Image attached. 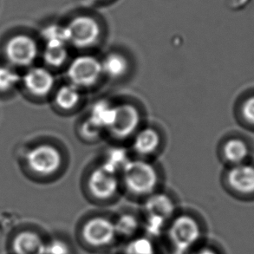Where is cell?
<instances>
[{
    "label": "cell",
    "mask_w": 254,
    "mask_h": 254,
    "mask_svg": "<svg viewBox=\"0 0 254 254\" xmlns=\"http://www.w3.org/2000/svg\"><path fill=\"white\" fill-rule=\"evenodd\" d=\"M66 76L69 83L78 89L91 88L103 76L101 60L95 56H77L67 66Z\"/></svg>",
    "instance_id": "4"
},
{
    "label": "cell",
    "mask_w": 254,
    "mask_h": 254,
    "mask_svg": "<svg viewBox=\"0 0 254 254\" xmlns=\"http://www.w3.org/2000/svg\"><path fill=\"white\" fill-rule=\"evenodd\" d=\"M21 80L28 92L38 98L49 96L55 88V76L45 67H32L24 73Z\"/></svg>",
    "instance_id": "10"
},
{
    "label": "cell",
    "mask_w": 254,
    "mask_h": 254,
    "mask_svg": "<svg viewBox=\"0 0 254 254\" xmlns=\"http://www.w3.org/2000/svg\"><path fill=\"white\" fill-rule=\"evenodd\" d=\"M76 233L80 246L90 253H105L119 245L114 219L106 215L88 217L80 224Z\"/></svg>",
    "instance_id": "1"
},
{
    "label": "cell",
    "mask_w": 254,
    "mask_h": 254,
    "mask_svg": "<svg viewBox=\"0 0 254 254\" xmlns=\"http://www.w3.org/2000/svg\"><path fill=\"white\" fill-rule=\"evenodd\" d=\"M242 114L248 123L254 124V96L245 102L242 107Z\"/></svg>",
    "instance_id": "27"
},
{
    "label": "cell",
    "mask_w": 254,
    "mask_h": 254,
    "mask_svg": "<svg viewBox=\"0 0 254 254\" xmlns=\"http://www.w3.org/2000/svg\"><path fill=\"white\" fill-rule=\"evenodd\" d=\"M204 230L197 217L190 213H176L166 229L164 237L169 252L189 254L203 243Z\"/></svg>",
    "instance_id": "2"
},
{
    "label": "cell",
    "mask_w": 254,
    "mask_h": 254,
    "mask_svg": "<svg viewBox=\"0 0 254 254\" xmlns=\"http://www.w3.org/2000/svg\"><path fill=\"white\" fill-rule=\"evenodd\" d=\"M20 81V76L15 70L7 66H0V93L9 92Z\"/></svg>",
    "instance_id": "23"
},
{
    "label": "cell",
    "mask_w": 254,
    "mask_h": 254,
    "mask_svg": "<svg viewBox=\"0 0 254 254\" xmlns=\"http://www.w3.org/2000/svg\"><path fill=\"white\" fill-rule=\"evenodd\" d=\"M103 76L112 80L120 79L127 75L129 63L125 56L119 52H111L102 60Z\"/></svg>",
    "instance_id": "16"
},
{
    "label": "cell",
    "mask_w": 254,
    "mask_h": 254,
    "mask_svg": "<svg viewBox=\"0 0 254 254\" xmlns=\"http://www.w3.org/2000/svg\"><path fill=\"white\" fill-rule=\"evenodd\" d=\"M130 159L128 158L126 151L123 148H113L106 155V158L103 164L108 168L113 169L114 171L121 174L127 162Z\"/></svg>",
    "instance_id": "22"
},
{
    "label": "cell",
    "mask_w": 254,
    "mask_h": 254,
    "mask_svg": "<svg viewBox=\"0 0 254 254\" xmlns=\"http://www.w3.org/2000/svg\"><path fill=\"white\" fill-rule=\"evenodd\" d=\"M141 116L137 107L131 103H124L115 105L113 123L108 131L119 140L134 136L140 129Z\"/></svg>",
    "instance_id": "9"
},
{
    "label": "cell",
    "mask_w": 254,
    "mask_h": 254,
    "mask_svg": "<svg viewBox=\"0 0 254 254\" xmlns=\"http://www.w3.org/2000/svg\"><path fill=\"white\" fill-rule=\"evenodd\" d=\"M103 131L95 126L89 119H86L81 127V134H83V137L89 140H94L99 137Z\"/></svg>",
    "instance_id": "26"
},
{
    "label": "cell",
    "mask_w": 254,
    "mask_h": 254,
    "mask_svg": "<svg viewBox=\"0 0 254 254\" xmlns=\"http://www.w3.org/2000/svg\"><path fill=\"white\" fill-rule=\"evenodd\" d=\"M121 184L120 174L102 163L89 174L87 189L96 200L107 202L118 194Z\"/></svg>",
    "instance_id": "5"
},
{
    "label": "cell",
    "mask_w": 254,
    "mask_h": 254,
    "mask_svg": "<svg viewBox=\"0 0 254 254\" xmlns=\"http://www.w3.org/2000/svg\"><path fill=\"white\" fill-rule=\"evenodd\" d=\"M38 45L30 35H13L7 40L3 53L11 65L28 67L36 61L38 56Z\"/></svg>",
    "instance_id": "7"
},
{
    "label": "cell",
    "mask_w": 254,
    "mask_h": 254,
    "mask_svg": "<svg viewBox=\"0 0 254 254\" xmlns=\"http://www.w3.org/2000/svg\"><path fill=\"white\" fill-rule=\"evenodd\" d=\"M81 99V89L69 83L59 87L54 95L56 106L63 111L74 110L79 104Z\"/></svg>",
    "instance_id": "19"
},
{
    "label": "cell",
    "mask_w": 254,
    "mask_h": 254,
    "mask_svg": "<svg viewBox=\"0 0 254 254\" xmlns=\"http://www.w3.org/2000/svg\"><path fill=\"white\" fill-rule=\"evenodd\" d=\"M72 246L64 238H52L47 241L45 254H72Z\"/></svg>",
    "instance_id": "25"
},
{
    "label": "cell",
    "mask_w": 254,
    "mask_h": 254,
    "mask_svg": "<svg viewBox=\"0 0 254 254\" xmlns=\"http://www.w3.org/2000/svg\"><path fill=\"white\" fill-rule=\"evenodd\" d=\"M115 105L105 100H100L93 104L89 111V119L102 130H108L113 123Z\"/></svg>",
    "instance_id": "18"
},
{
    "label": "cell",
    "mask_w": 254,
    "mask_h": 254,
    "mask_svg": "<svg viewBox=\"0 0 254 254\" xmlns=\"http://www.w3.org/2000/svg\"><path fill=\"white\" fill-rule=\"evenodd\" d=\"M68 45L77 49H87L97 44L101 36L99 24L92 17L79 16L65 26Z\"/></svg>",
    "instance_id": "8"
},
{
    "label": "cell",
    "mask_w": 254,
    "mask_h": 254,
    "mask_svg": "<svg viewBox=\"0 0 254 254\" xmlns=\"http://www.w3.org/2000/svg\"><path fill=\"white\" fill-rule=\"evenodd\" d=\"M169 254H182V253H178V252H169Z\"/></svg>",
    "instance_id": "29"
},
{
    "label": "cell",
    "mask_w": 254,
    "mask_h": 254,
    "mask_svg": "<svg viewBox=\"0 0 254 254\" xmlns=\"http://www.w3.org/2000/svg\"><path fill=\"white\" fill-rule=\"evenodd\" d=\"M187 254H219L218 252L214 248L210 247L208 245L201 244L198 246L197 248L192 249V251L189 252Z\"/></svg>",
    "instance_id": "28"
},
{
    "label": "cell",
    "mask_w": 254,
    "mask_h": 254,
    "mask_svg": "<svg viewBox=\"0 0 254 254\" xmlns=\"http://www.w3.org/2000/svg\"><path fill=\"white\" fill-rule=\"evenodd\" d=\"M158 241L142 234L120 245V254H161Z\"/></svg>",
    "instance_id": "17"
},
{
    "label": "cell",
    "mask_w": 254,
    "mask_h": 254,
    "mask_svg": "<svg viewBox=\"0 0 254 254\" xmlns=\"http://www.w3.org/2000/svg\"><path fill=\"white\" fill-rule=\"evenodd\" d=\"M120 177L129 194L144 199L156 192L159 184L157 169L145 160H129L121 172Z\"/></svg>",
    "instance_id": "3"
},
{
    "label": "cell",
    "mask_w": 254,
    "mask_h": 254,
    "mask_svg": "<svg viewBox=\"0 0 254 254\" xmlns=\"http://www.w3.org/2000/svg\"><path fill=\"white\" fill-rule=\"evenodd\" d=\"M227 182L234 191L241 194L254 192V166L249 164L234 165L227 174Z\"/></svg>",
    "instance_id": "14"
},
{
    "label": "cell",
    "mask_w": 254,
    "mask_h": 254,
    "mask_svg": "<svg viewBox=\"0 0 254 254\" xmlns=\"http://www.w3.org/2000/svg\"><path fill=\"white\" fill-rule=\"evenodd\" d=\"M67 45L58 42L45 43V51L43 53V59L45 64L53 69L61 68L64 65L69 59Z\"/></svg>",
    "instance_id": "20"
},
{
    "label": "cell",
    "mask_w": 254,
    "mask_h": 254,
    "mask_svg": "<svg viewBox=\"0 0 254 254\" xmlns=\"http://www.w3.org/2000/svg\"><path fill=\"white\" fill-rule=\"evenodd\" d=\"M133 137L134 152L141 156L154 155L162 143L161 134L153 127L140 128Z\"/></svg>",
    "instance_id": "15"
},
{
    "label": "cell",
    "mask_w": 254,
    "mask_h": 254,
    "mask_svg": "<svg viewBox=\"0 0 254 254\" xmlns=\"http://www.w3.org/2000/svg\"><path fill=\"white\" fill-rule=\"evenodd\" d=\"M42 36L45 39V43L58 42L68 45L65 26L64 27L60 25H50L43 30Z\"/></svg>",
    "instance_id": "24"
},
{
    "label": "cell",
    "mask_w": 254,
    "mask_h": 254,
    "mask_svg": "<svg viewBox=\"0 0 254 254\" xmlns=\"http://www.w3.org/2000/svg\"><path fill=\"white\" fill-rule=\"evenodd\" d=\"M26 163L32 173L40 176H51L63 165V155L59 148L48 143L37 145L26 154Z\"/></svg>",
    "instance_id": "6"
},
{
    "label": "cell",
    "mask_w": 254,
    "mask_h": 254,
    "mask_svg": "<svg viewBox=\"0 0 254 254\" xmlns=\"http://www.w3.org/2000/svg\"><path fill=\"white\" fill-rule=\"evenodd\" d=\"M113 219L119 245L143 234L142 219L134 213L125 212L113 217Z\"/></svg>",
    "instance_id": "13"
},
{
    "label": "cell",
    "mask_w": 254,
    "mask_h": 254,
    "mask_svg": "<svg viewBox=\"0 0 254 254\" xmlns=\"http://www.w3.org/2000/svg\"><path fill=\"white\" fill-rule=\"evenodd\" d=\"M47 240L33 230L17 232L10 241L12 254H45Z\"/></svg>",
    "instance_id": "11"
},
{
    "label": "cell",
    "mask_w": 254,
    "mask_h": 254,
    "mask_svg": "<svg viewBox=\"0 0 254 254\" xmlns=\"http://www.w3.org/2000/svg\"><path fill=\"white\" fill-rule=\"evenodd\" d=\"M223 154L227 162L234 165L242 164L249 155L248 146L241 139L234 138L225 143Z\"/></svg>",
    "instance_id": "21"
},
{
    "label": "cell",
    "mask_w": 254,
    "mask_h": 254,
    "mask_svg": "<svg viewBox=\"0 0 254 254\" xmlns=\"http://www.w3.org/2000/svg\"><path fill=\"white\" fill-rule=\"evenodd\" d=\"M176 213V204L165 192H155L145 199L143 216L158 217L169 222Z\"/></svg>",
    "instance_id": "12"
}]
</instances>
